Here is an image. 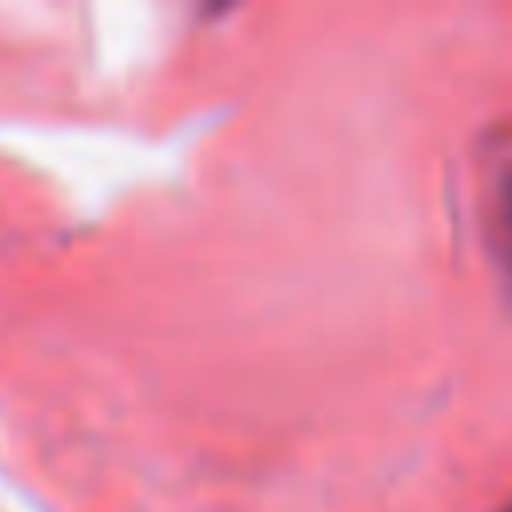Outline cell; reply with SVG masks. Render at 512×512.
<instances>
[{
	"mask_svg": "<svg viewBox=\"0 0 512 512\" xmlns=\"http://www.w3.org/2000/svg\"><path fill=\"white\" fill-rule=\"evenodd\" d=\"M500 512H512V504H504V508H500Z\"/></svg>",
	"mask_w": 512,
	"mask_h": 512,
	"instance_id": "cell-2",
	"label": "cell"
},
{
	"mask_svg": "<svg viewBox=\"0 0 512 512\" xmlns=\"http://www.w3.org/2000/svg\"><path fill=\"white\" fill-rule=\"evenodd\" d=\"M496 196H500V216H504V224H508V236H512V168H504V172H500Z\"/></svg>",
	"mask_w": 512,
	"mask_h": 512,
	"instance_id": "cell-1",
	"label": "cell"
}]
</instances>
